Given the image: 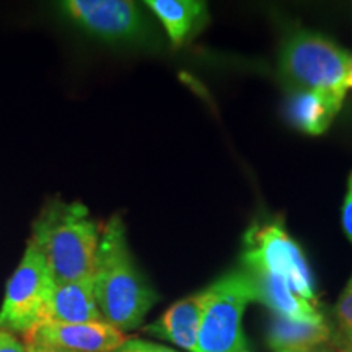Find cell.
Listing matches in <instances>:
<instances>
[{
    "instance_id": "1",
    "label": "cell",
    "mask_w": 352,
    "mask_h": 352,
    "mask_svg": "<svg viewBox=\"0 0 352 352\" xmlns=\"http://www.w3.org/2000/svg\"><path fill=\"white\" fill-rule=\"evenodd\" d=\"M94 289L103 320L122 333L139 328L158 300L134 261L121 215H113L101 227Z\"/></svg>"
},
{
    "instance_id": "2",
    "label": "cell",
    "mask_w": 352,
    "mask_h": 352,
    "mask_svg": "<svg viewBox=\"0 0 352 352\" xmlns=\"http://www.w3.org/2000/svg\"><path fill=\"white\" fill-rule=\"evenodd\" d=\"M32 233L54 284L94 277L101 228L82 202L50 201L34 219Z\"/></svg>"
},
{
    "instance_id": "3",
    "label": "cell",
    "mask_w": 352,
    "mask_h": 352,
    "mask_svg": "<svg viewBox=\"0 0 352 352\" xmlns=\"http://www.w3.org/2000/svg\"><path fill=\"white\" fill-rule=\"evenodd\" d=\"M352 56L321 34L297 32L285 39L279 72L294 90H323L346 95Z\"/></svg>"
},
{
    "instance_id": "4",
    "label": "cell",
    "mask_w": 352,
    "mask_h": 352,
    "mask_svg": "<svg viewBox=\"0 0 352 352\" xmlns=\"http://www.w3.org/2000/svg\"><path fill=\"white\" fill-rule=\"evenodd\" d=\"M204 314L195 352H241L246 341L241 329L245 308L256 302V287L243 267L233 270L206 287Z\"/></svg>"
},
{
    "instance_id": "5",
    "label": "cell",
    "mask_w": 352,
    "mask_h": 352,
    "mask_svg": "<svg viewBox=\"0 0 352 352\" xmlns=\"http://www.w3.org/2000/svg\"><path fill=\"white\" fill-rule=\"evenodd\" d=\"M241 264L246 272L270 274L284 280L297 296L316 305L315 279L305 254L280 223H261L246 232Z\"/></svg>"
},
{
    "instance_id": "6",
    "label": "cell",
    "mask_w": 352,
    "mask_h": 352,
    "mask_svg": "<svg viewBox=\"0 0 352 352\" xmlns=\"http://www.w3.org/2000/svg\"><path fill=\"white\" fill-rule=\"evenodd\" d=\"M52 287L54 280L46 258L30 240L21 261L7 283L0 307V329L25 336L38 327Z\"/></svg>"
},
{
    "instance_id": "7",
    "label": "cell",
    "mask_w": 352,
    "mask_h": 352,
    "mask_svg": "<svg viewBox=\"0 0 352 352\" xmlns=\"http://www.w3.org/2000/svg\"><path fill=\"white\" fill-rule=\"evenodd\" d=\"M60 8L82 30L108 43H138L148 36V21L135 2L65 0Z\"/></svg>"
},
{
    "instance_id": "8",
    "label": "cell",
    "mask_w": 352,
    "mask_h": 352,
    "mask_svg": "<svg viewBox=\"0 0 352 352\" xmlns=\"http://www.w3.org/2000/svg\"><path fill=\"white\" fill-rule=\"evenodd\" d=\"M25 344L54 347L67 352H114L127 341L121 329L107 321L43 323L25 334Z\"/></svg>"
},
{
    "instance_id": "9",
    "label": "cell",
    "mask_w": 352,
    "mask_h": 352,
    "mask_svg": "<svg viewBox=\"0 0 352 352\" xmlns=\"http://www.w3.org/2000/svg\"><path fill=\"white\" fill-rule=\"evenodd\" d=\"M206 300H208L206 289L184 297L182 300L175 302L157 321L147 324L144 331L151 336L168 341L182 349L195 352Z\"/></svg>"
},
{
    "instance_id": "10",
    "label": "cell",
    "mask_w": 352,
    "mask_h": 352,
    "mask_svg": "<svg viewBox=\"0 0 352 352\" xmlns=\"http://www.w3.org/2000/svg\"><path fill=\"white\" fill-rule=\"evenodd\" d=\"M104 321L96 305L94 277L54 284L41 315V323H90Z\"/></svg>"
},
{
    "instance_id": "11",
    "label": "cell",
    "mask_w": 352,
    "mask_h": 352,
    "mask_svg": "<svg viewBox=\"0 0 352 352\" xmlns=\"http://www.w3.org/2000/svg\"><path fill=\"white\" fill-rule=\"evenodd\" d=\"M344 96L323 90H294L285 114L290 124L303 134L320 135L329 129L341 111Z\"/></svg>"
},
{
    "instance_id": "12",
    "label": "cell",
    "mask_w": 352,
    "mask_h": 352,
    "mask_svg": "<svg viewBox=\"0 0 352 352\" xmlns=\"http://www.w3.org/2000/svg\"><path fill=\"white\" fill-rule=\"evenodd\" d=\"M248 274L256 287V302L266 305L276 316L292 321H310V323L324 321L318 307L297 296L284 280L259 272H248Z\"/></svg>"
},
{
    "instance_id": "13",
    "label": "cell",
    "mask_w": 352,
    "mask_h": 352,
    "mask_svg": "<svg viewBox=\"0 0 352 352\" xmlns=\"http://www.w3.org/2000/svg\"><path fill=\"white\" fill-rule=\"evenodd\" d=\"M333 329L327 321H292L272 316L267 327L266 340L274 352L305 351L323 346L331 340Z\"/></svg>"
},
{
    "instance_id": "14",
    "label": "cell",
    "mask_w": 352,
    "mask_h": 352,
    "mask_svg": "<svg viewBox=\"0 0 352 352\" xmlns=\"http://www.w3.org/2000/svg\"><path fill=\"white\" fill-rule=\"evenodd\" d=\"M145 6L164 25L175 47L183 46L208 16V6L201 0H148Z\"/></svg>"
},
{
    "instance_id": "15",
    "label": "cell",
    "mask_w": 352,
    "mask_h": 352,
    "mask_svg": "<svg viewBox=\"0 0 352 352\" xmlns=\"http://www.w3.org/2000/svg\"><path fill=\"white\" fill-rule=\"evenodd\" d=\"M334 318L338 324L336 340H334L338 351L349 352L352 349V277L334 307Z\"/></svg>"
},
{
    "instance_id": "16",
    "label": "cell",
    "mask_w": 352,
    "mask_h": 352,
    "mask_svg": "<svg viewBox=\"0 0 352 352\" xmlns=\"http://www.w3.org/2000/svg\"><path fill=\"white\" fill-rule=\"evenodd\" d=\"M114 352H178L170 349V347L158 346L155 342H148L142 340H127L120 349Z\"/></svg>"
},
{
    "instance_id": "17",
    "label": "cell",
    "mask_w": 352,
    "mask_h": 352,
    "mask_svg": "<svg viewBox=\"0 0 352 352\" xmlns=\"http://www.w3.org/2000/svg\"><path fill=\"white\" fill-rule=\"evenodd\" d=\"M342 228H344L346 236L352 243V171L347 179V192L342 204Z\"/></svg>"
},
{
    "instance_id": "18",
    "label": "cell",
    "mask_w": 352,
    "mask_h": 352,
    "mask_svg": "<svg viewBox=\"0 0 352 352\" xmlns=\"http://www.w3.org/2000/svg\"><path fill=\"white\" fill-rule=\"evenodd\" d=\"M0 352H28V349L15 334L0 329Z\"/></svg>"
},
{
    "instance_id": "19",
    "label": "cell",
    "mask_w": 352,
    "mask_h": 352,
    "mask_svg": "<svg viewBox=\"0 0 352 352\" xmlns=\"http://www.w3.org/2000/svg\"><path fill=\"white\" fill-rule=\"evenodd\" d=\"M26 349H28V352H67V351L54 349V347L38 346V344H26Z\"/></svg>"
},
{
    "instance_id": "20",
    "label": "cell",
    "mask_w": 352,
    "mask_h": 352,
    "mask_svg": "<svg viewBox=\"0 0 352 352\" xmlns=\"http://www.w3.org/2000/svg\"><path fill=\"white\" fill-rule=\"evenodd\" d=\"M287 352H334V351H333V349H329V347L318 346V347H314V349H305V351H287Z\"/></svg>"
},
{
    "instance_id": "21",
    "label": "cell",
    "mask_w": 352,
    "mask_h": 352,
    "mask_svg": "<svg viewBox=\"0 0 352 352\" xmlns=\"http://www.w3.org/2000/svg\"><path fill=\"white\" fill-rule=\"evenodd\" d=\"M346 87H347V90H349V88H352V64H351V69H349V76H347Z\"/></svg>"
},
{
    "instance_id": "22",
    "label": "cell",
    "mask_w": 352,
    "mask_h": 352,
    "mask_svg": "<svg viewBox=\"0 0 352 352\" xmlns=\"http://www.w3.org/2000/svg\"><path fill=\"white\" fill-rule=\"evenodd\" d=\"M241 352H252V351H248V349H243Z\"/></svg>"
},
{
    "instance_id": "23",
    "label": "cell",
    "mask_w": 352,
    "mask_h": 352,
    "mask_svg": "<svg viewBox=\"0 0 352 352\" xmlns=\"http://www.w3.org/2000/svg\"><path fill=\"white\" fill-rule=\"evenodd\" d=\"M349 352H352V349H351V351H349Z\"/></svg>"
}]
</instances>
